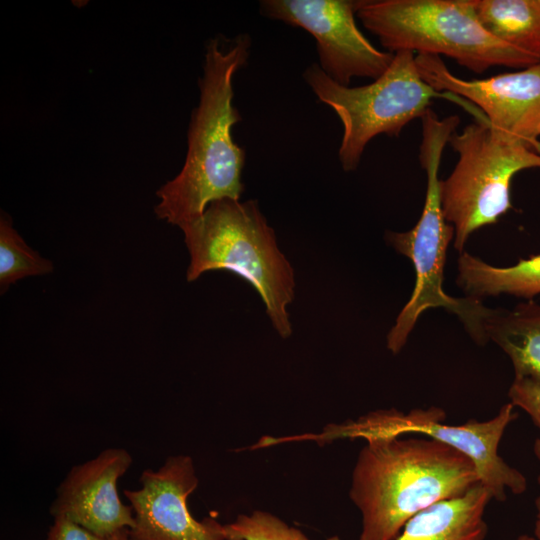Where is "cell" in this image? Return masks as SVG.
Masks as SVG:
<instances>
[{"instance_id":"obj_19","label":"cell","mask_w":540,"mask_h":540,"mask_svg":"<svg viewBox=\"0 0 540 540\" xmlns=\"http://www.w3.org/2000/svg\"><path fill=\"white\" fill-rule=\"evenodd\" d=\"M508 396L510 403L525 411L540 430V385L529 379L514 378Z\"/></svg>"},{"instance_id":"obj_9","label":"cell","mask_w":540,"mask_h":540,"mask_svg":"<svg viewBox=\"0 0 540 540\" xmlns=\"http://www.w3.org/2000/svg\"><path fill=\"white\" fill-rule=\"evenodd\" d=\"M359 1L263 0L260 13L310 33L316 41L319 67L336 83L349 86L354 77L377 79L394 53L378 50L355 20Z\"/></svg>"},{"instance_id":"obj_14","label":"cell","mask_w":540,"mask_h":540,"mask_svg":"<svg viewBox=\"0 0 540 540\" xmlns=\"http://www.w3.org/2000/svg\"><path fill=\"white\" fill-rule=\"evenodd\" d=\"M485 334L509 357L515 378L540 385V304L529 300L511 310L495 309Z\"/></svg>"},{"instance_id":"obj_23","label":"cell","mask_w":540,"mask_h":540,"mask_svg":"<svg viewBox=\"0 0 540 540\" xmlns=\"http://www.w3.org/2000/svg\"><path fill=\"white\" fill-rule=\"evenodd\" d=\"M533 452L540 466V438L535 440L534 445H533ZM537 482L540 486V472L537 477Z\"/></svg>"},{"instance_id":"obj_17","label":"cell","mask_w":540,"mask_h":540,"mask_svg":"<svg viewBox=\"0 0 540 540\" xmlns=\"http://www.w3.org/2000/svg\"><path fill=\"white\" fill-rule=\"evenodd\" d=\"M53 271V264L32 250L13 228L10 217L2 213L0 219V292L29 276Z\"/></svg>"},{"instance_id":"obj_13","label":"cell","mask_w":540,"mask_h":540,"mask_svg":"<svg viewBox=\"0 0 540 540\" xmlns=\"http://www.w3.org/2000/svg\"><path fill=\"white\" fill-rule=\"evenodd\" d=\"M491 500L480 483L463 496L438 502L413 516L395 540H485V511Z\"/></svg>"},{"instance_id":"obj_20","label":"cell","mask_w":540,"mask_h":540,"mask_svg":"<svg viewBox=\"0 0 540 540\" xmlns=\"http://www.w3.org/2000/svg\"><path fill=\"white\" fill-rule=\"evenodd\" d=\"M46 540H106L66 518H54Z\"/></svg>"},{"instance_id":"obj_7","label":"cell","mask_w":540,"mask_h":540,"mask_svg":"<svg viewBox=\"0 0 540 540\" xmlns=\"http://www.w3.org/2000/svg\"><path fill=\"white\" fill-rule=\"evenodd\" d=\"M415 56L411 51L394 53L391 64L380 77L359 87L336 83L316 63L303 72L305 82L318 100L328 105L342 123L338 158L344 171L357 169L374 137L398 136L407 124L426 113L433 98L455 97L437 92L422 78Z\"/></svg>"},{"instance_id":"obj_2","label":"cell","mask_w":540,"mask_h":540,"mask_svg":"<svg viewBox=\"0 0 540 540\" xmlns=\"http://www.w3.org/2000/svg\"><path fill=\"white\" fill-rule=\"evenodd\" d=\"M251 38L211 39L206 46L200 100L188 129V149L179 174L158 191V218L178 227L200 217L220 199L240 200L246 153L232 137L241 121L233 104V80L250 55Z\"/></svg>"},{"instance_id":"obj_18","label":"cell","mask_w":540,"mask_h":540,"mask_svg":"<svg viewBox=\"0 0 540 540\" xmlns=\"http://www.w3.org/2000/svg\"><path fill=\"white\" fill-rule=\"evenodd\" d=\"M225 540H311L300 529L263 510L239 514L223 524Z\"/></svg>"},{"instance_id":"obj_22","label":"cell","mask_w":540,"mask_h":540,"mask_svg":"<svg viewBox=\"0 0 540 540\" xmlns=\"http://www.w3.org/2000/svg\"><path fill=\"white\" fill-rule=\"evenodd\" d=\"M106 540H129V529H122L108 537Z\"/></svg>"},{"instance_id":"obj_21","label":"cell","mask_w":540,"mask_h":540,"mask_svg":"<svg viewBox=\"0 0 540 540\" xmlns=\"http://www.w3.org/2000/svg\"><path fill=\"white\" fill-rule=\"evenodd\" d=\"M536 516H535V526H534V535L535 538L540 540V496L535 500Z\"/></svg>"},{"instance_id":"obj_3","label":"cell","mask_w":540,"mask_h":540,"mask_svg":"<svg viewBox=\"0 0 540 540\" xmlns=\"http://www.w3.org/2000/svg\"><path fill=\"white\" fill-rule=\"evenodd\" d=\"M422 140L419 160L427 175L425 203L416 225L406 232L386 233L388 243L414 265L416 281L409 301L387 334V348L398 354L407 342L420 315L427 309L443 308L456 314L479 345L488 342L485 323L495 309L480 299L457 298L443 289V271L447 248L454 239V228L444 216L439 168L442 153L460 123L457 115L439 118L431 109L420 118Z\"/></svg>"},{"instance_id":"obj_24","label":"cell","mask_w":540,"mask_h":540,"mask_svg":"<svg viewBox=\"0 0 540 540\" xmlns=\"http://www.w3.org/2000/svg\"><path fill=\"white\" fill-rule=\"evenodd\" d=\"M516 540H536V538L527 534H523L518 536Z\"/></svg>"},{"instance_id":"obj_8","label":"cell","mask_w":540,"mask_h":540,"mask_svg":"<svg viewBox=\"0 0 540 540\" xmlns=\"http://www.w3.org/2000/svg\"><path fill=\"white\" fill-rule=\"evenodd\" d=\"M518 417L509 402L484 421L468 420L460 425L446 423V412L436 406L414 408L402 412L395 408L377 410L341 424L331 425L327 439H367L377 436L424 435L457 449L470 458L479 474L480 483L492 499L504 502L508 492L523 494L526 477L510 466L498 452L507 429Z\"/></svg>"},{"instance_id":"obj_11","label":"cell","mask_w":540,"mask_h":540,"mask_svg":"<svg viewBox=\"0 0 540 540\" xmlns=\"http://www.w3.org/2000/svg\"><path fill=\"white\" fill-rule=\"evenodd\" d=\"M139 481L140 489L124 491L135 520L129 540H225L223 524L198 521L189 511L187 499L199 483L189 455L167 457L157 470L145 469Z\"/></svg>"},{"instance_id":"obj_12","label":"cell","mask_w":540,"mask_h":540,"mask_svg":"<svg viewBox=\"0 0 540 540\" xmlns=\"http://www.w3.org/2000/svg\"><path fill=\"white\" fill-rule=\"evenodd\" d=\"M133 462L123 448H107L73 466L57 488L50 513L107 539L134 524L133 509L119 498L117 482Z\"/></svg>"},{"instance_id":"obj_1","label":"cell","mask_w":540,"mask_h":540,"mask_svg":"<svg viewBox=\"0 0 540 540\" xmlns=\"http://www.w3.org/2000/svg\"><path fill=\"white\" fill-rule=\"evenodd\" d=\"M365 441L349 488L361 514L359 540H395L419 512L480 484L473 461L434 438L400 435Z\"/></svg>"},{"instance_id":"obj_6","label":"cell","mask_w":540,"mask_h":540,"mask_svg":"<svg viewBox=\"0 0 540 540\" xmlns=\"http://www.w3.org/2000/svg\"><path fill=\"white\" fill-rule=\"evenodd\" d=\"M459 155L441 182L442 209L454 228V247L463 252L473 232L494 224L511 209L515 174L540 168V153L489 125L484 116L449 140Z\"/></svg>"},{"instance_id":"obj_5","label":"cell","mask_w":540,"mask_h":540,"mask_svg":"<svg viewBox=\"0 0 540 540\" xmlns=\"http://www.w3.org/2000/svg\"><path fill=\"white\" fill-rule=\"evenodd\" d=\"M356 16L391 53L445 55L475 73L540 62L491 35L472 0H359Z\"/></svg>"},{"instance_id":"obj_16","label":"cell","mask_w":540,"mask_h":540,"mask_svg":"<svg viewBox=\"0 0 540 540\" xmlns=\"http://www.w3.org/2000/svg\"><path fill=\"white\" fill-rule=\"evenodd\" d=\"M482 26L508 45L540 59V0H472Z\"/></svg>"},{"instance_id":"obj_15","label":"cell","mask_w":540,"mask_h":540,"mask_svg":"<svg viewBox=\"0 0 540 540\" xmlns=\"http://www.w3.org/2000/svg\"><path fill=\"white\" fill-rule=\"evenodd\" d=\"M456 282L467 297L508 294L532 300L540 294V254L510 267H496L463 251L458 259Z\"/></svg>"},{"instance_id":"obj_10","label":"cell","mask_w":540,"mask_h":540,"mask_svg":"<svg viewBox=\"0 0 540 540\" xmlns=\"http://www.w3.org/2000/svg\"><path fill=\"white\" fill-rule=\"evenodd\" d=\"M415 61L434 90L468 100L489 125L540 153V62L516 72L465 80L440 56L416 55Z\"/></svg>"},{"instance_id":"obj_4","label":"cell","mask_w":540,"mask_h":540,"mask_svg":"<svg viewBox=\"0 0 540 540\" xmlns=\"http://www.w3.org/2000/svg\"><path fill=\"white\" fill-rule=\"evenodd\" d=\"M180 229L190 257L187 281L208 271L236 274L259 294L278 335L291 336L287 307L295 297L294 269L256 200H216Z\"/></svg>"}]
</instances>
